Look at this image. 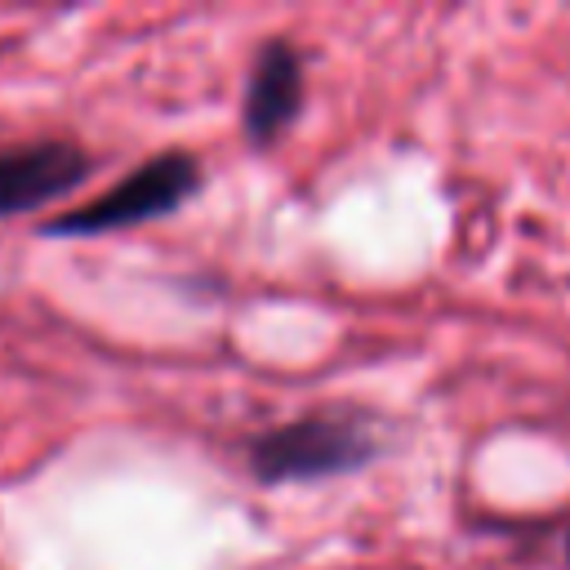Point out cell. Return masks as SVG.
I'll list each match as a JSON object with an SVG mask.
<instances>
[{
  "label": "cell",
  "instance_id": "cell-5",
  "mask_svg": "<svg viewBox=\"0 0 570 570\" xmlns=\"http://www.w3.org/2000/svg\"><path fill=\"white\" fill-rule=\"evenodd\" d=\"M566 561H570V530H566Z\"/></svg>",
  "mask_w": 570,
  "mask_h": 570
},
{
  "label": "cell",
  "instance_id": "cell-3",
  "mask_svg": "<svg viewBox=\"0 0 570 570\" xmlns=\"http://www.w3.org/2000/svg\"><path fill=\"white\" fill-rule=\"evenodd\" d=\"M94 174V156L71 138H40L27 147L0 151V218L31 214Z\"/></svg>",
  "mask_w": 570,
  "mask_h": 570
},
{
  "label": "cell",
  "instance_id": "cell-1",
  "mask_svg": "<svg viewBox=\"0 0 570 570\" xmlns=\"http://www.w3.org/2000/svg\"><path fill=\"white\" fill-rule=\"evenodd\" d=\"M374 454H379V436L370 432V423L338 410H321L258 432L249 441V472L263 485L325 481V476L361 472L365 463H374Z\"/></svg>",
  "mask_w": 570,
  "mask_h": 570
},
{
  "label": "cell",
  "instance_id": "cell-2",
  "mask_svg": "<svg viewBox=\"0 0 570 570\" xmlns=\"http://www.w3.org/2000/svg\"><path fill=\"white\" fill-rule=\"evenodd\" d=\"M200 183H205V169L191 151H183V147L160 151V156L142 160L138 169H129L107 191H98L94 200L49 218L45 236H102V232H120V227L165 218L178 205H187L200 191Z\"/></svg>",
  "mask_w": 570,
  "mask_h": 570
},
{
  "label": "cell",
  "instance_id": "cell-4",
  "mask_svg": "<svg viewBox=\"0 0 570 570\" xmlns=\"http://www.w3.org/2000/svg\"><path fill=\"white\" fill-rule=\"evenodd\" d=\"M303 111V58L289 40H267L254 53L249 80H245V107L240 129L254 147H272Z\"/></svg>",
  "mask_w": 570,
  "mask_h": 570
}]
</instances>
